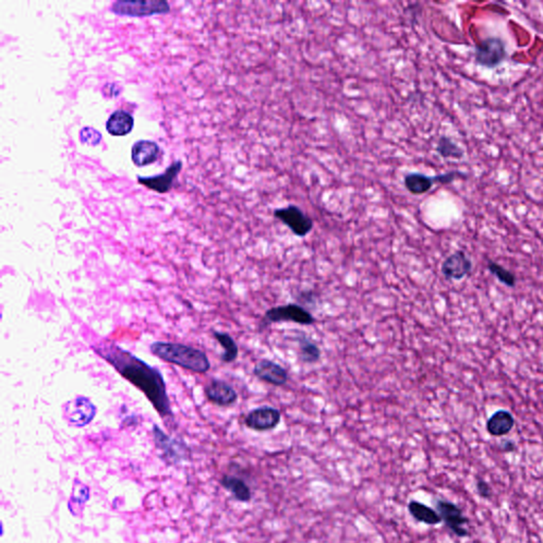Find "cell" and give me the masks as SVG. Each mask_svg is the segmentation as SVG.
I'll list each match as a JSON object with an SVG mask.
<instances>
[{"label":"cell","instance_id":"obj_20","mask_svg":"<svg viewBox=\"0 0 543 543\" xmlns=\"http://www.w3.org/2000/svg\"><path fill=\"white\" fill-rule=\"evenodd\" d=\"M436 151L443 158L461 159L465 156V151L447 136L439 138Z\"/></svg>","mask_w":543,"mask_h":543},{"label":"cell","instance_id":"obj_19","mask_svg":"<svg viewBox=\"0 0 543 543\" xmlns=\"http://www.w3.org/2000/svg\"><path fill=\"white\" fill-rule=\"evenodd\" d=\"M300 359L305 363H315L321 359V349L306 335L298 338Z\"/></svg>","mask_w":543,"mask_h":543},{"label":"cell","instance_id":"obj_2","mask_svg":"<svg viewBox=\"0 0 543 543\" xmlns=\"http://www.w3.org/2000/svg\"><path fill=\"white\" fill-rule=\"evenodd\" d=\"M151 353L159 359L181 366L183 369L204 374L210 371V362L202 350L183 344L155 342L151 344Z\"/></svg>","mask_w":543,"mask_h":543},{"label":"cell","instance_id":"obj_14","mask_svg":"<svg viewBox=\"0 0 543 543\" xmlns=\"http://www.w3.org/2000/svg\"><path fill=\"white\" fill-rule=\"evenodd\" d=\"M159 147L151 140H139L132 148V160L137 167L154 164L159 157Z\"/></svg>","mask_w":543,"mask_h":543},{"label":"cell","instance_id":"obj_4","mask_svg":"<svg viewBox=\"0 0 543 543\" xmlns=\"http://www.w3.org/2000/svg\"><path fill=\"white\" fill-rule=\"evenodd\" d=\"M282 322H292L300 325H312L315 322L314 316L305 308L296 304L270 308L264 313V325Z\"/></svg>","mask_w":543,"mask_h":543},{"label":"cell","instance_id":"obj_8","mask_svg":"<svg viewBox=\"0 0 543 543\" xmlns=\"http://www.w3.org/2000/svg\"><path fill=\"white\" fill-rule=\"evenodd\" d=\"M280 421H282V414H280L279 409L268 407V405H264V407L252 409L246 415L244 423H246V427L254 430V431L264 432V431L275 429L279 425Z\"/></svg>","mask_w":543,"mask_h":543},{"label":"cell","instance_id":"obj_11","mask_svg":"<svg viewBox=\"0 0 543 543\" xmlns=\"http://www.w3.org/2000/svg\"><path fill=\"white\" fill-rule=\"evenodd\" d=\"M472 268V262L463 250L450 255L441 264V273L447 279L459 280L468 275Z\"/></svg>","mask_w":543,"mask_h":543},{"label":"cell","instance_id":"obj_6","mask_svg":"<svg viewBox=\"0 0 543 543\" xmlns=\"http://www.w3.org/2000/svg\"><path fill=\"white\" fill-rule=\"evenodd\" d=\"M274 217L282 221L284 226H288L297 237L307 236L313 228L312 219L295 205H289L274 210Z\"/></svg>","mask_w":543,"mask_h":543},{"label":"cell","instance_id":"obj_10","mask_svg":"<svg viewBox=\"0 0 543 543\" xmlns=\"http://www.w3.org/2000/svg\"><path fill=\"white\" fill-rule=\"evenodd\" d=\"M254 375L261 381L266 382L274 387H282L286 385V382L289 380V374L286 369L279 364L266 359L256 363Z\"/></svg>","mask_w":543,"mask_h":543},{"label":"cell","instance_id":"obj_1","mask_svg":"<svg viewBox=\"0 0 543 543\" xmlns=\"http://www.w3.org/2000/svg\"><path fill=\"white\" fill-rule=\"evenodd\" d=\"M93 349L107 363L114 366V369L127 381L140 389L160 416L172 415L166 383L162 374L156 369H153L146 362L113 342H102L99 345L93 346Z\"/></svg>","mask_w":543,"mask_h":543},{"label":"cell","instance_id":"obj_18","mask_svg":"<svg viewBox=\"0 0 543 543\" xmlns=\"http://www.w3.org/2000/svg\"><path fill=\"white\" fill-rule=\"evenodd\" d=\"M223 486L234 495V498L240 502H248L252 499V491L246 482L236 477H224L222 480Z\"/></svg>","mask_w":543,"mask_h":543},{"label":"cell","instance_id":"obj_17","mask_svg":"<svg viewBox=\"0 0 543 543\" xmlns=\"http://www.w3.org/2000/svg\"><path fill=\"white\" fill-rule=\"evenodd\" d=\"M407 508L412 517L418 522L427 525H436L443 521L436 510L417 501L412 500L407 505Z\"/></svg>","mask_w":543,"mask_h":543},{"label":"cell","instance_id":"obj_3","mask_svg":"<svg viewBox=\"0 0 543 543\" xmlns=\"http://www.w3.org/2000/svg\"><path fill=\"white\" fill-rule=\"evenodd\" d=\"M111 11L119 16L129 17H145L168 13L170 5L167 1L151 0V1H116L111 7Z\"/></svg>","mask_w":543,"mask_h":543},{"label":"cell","instance_id":"obj_9","mask_svg":"<svg viewBox=\"0 0 543 543\" xmlns=\"http://www.w3.org/2000/svg\"><path fill=\"white\" fill-rule=\"evenodd\" d=\"M436 508L447 528H450L457 536H468V530L464 528V525L467 524L469 520L463 515L459 507L448 501L437 500Z\"/></svg>","mask_w":543,"mask_h":543},{"label":"cell","instance_id":"obj_12","mask_svg":"<svg viewBox=\"0 0 543 543\" xmlns=\"http://www.w3.org/2000/svg\"><path fill=\"white\" fill-rule=\"evenodd\" d=\"M181 169H182V163L175 162L163 174L156 175L152 178L138 176V183L143 186L148 187L151 190L156 191L158 194H166L172 187L173 182L180 173Z\"/></svg>","mask_w":543,"mask_h":543},{"label":"cell","instance_id":"obj_22","mask_svg":"<svg viewBox=\"0 0 543 543\" xmlns=\"http://www.w3.org/2000/svg\"><path fill=\"white\" fill-rule=\"evenodd\" d=\"M488 268L491 273L496 276V277L498 278L501 282H503L505 286H512L513 288V286H515V284H516V276H515L514 274L510 273L506 268L497 264L496 262L489 261Z\"/></svg>","mask_w":543,"mask_h":543},{"label":"cell","instance_id":"obj_16","mask_svg":"<svg viewBox=\"0 0 543 543\" xmlns=\"http://www.w3.org/2000/svg\"><path fill=\"white\" fill-rule=\"evenodd\" d=\"M515 425V419L509 412L498 411L493 414L487 423V430L493 436H503L509 433Z\"/></svg>","mask_w":543,"mask_h":543},{"label":"cell","instance_id":"obj_7","mask_svg":"<svg viewBox=\"0 0 543 543\" xmlns=\"http://www.w3.org/2000/svg\"><path fill=\"white\" fill-rule=\"evenodd\" d=\"M506 57V47L500 37H488L475 48V61L481 66L495 68Z\"/></svg>","mask_w":543,"mask_h":543},{"label":"cell","instance_id":"obj_15","mask_svg":"<svg viewBox=\"0 0 543 543\" xmlns=\"http://www.w3.org/2000/svg\"><path fill=\"white\" fill-rule=\"evenodd\" d=\"M134 127V118L127 111L118 109L107 119V130L113 136H125L130 134Z\"/></svg>","mask_w":543,"mask_h":543},{"label":"cell","instance_id":"obj_13","mask_svg":"<svg viewBox=\"0 0 543 543\" xmlns=\"http://www.w3.org/2000/svg\"><path fill=\"white\" fill-rule=\"evenodd\" d=\"M205 394L212 403L221 407L234 405L238 399L237 392L222 380H212L205 389Z\"/></svg>","mask_w":543,"mask_h":543},{"label":"cell","instance_id":"obj_23","mask_svg":"<svg viewBox=\"0 0 543 543\" xmlns=\"http://www.w3.org/2000/svg\"><path fill=\"white\" fill-rule=\"evenodd\" d=\"M477 491L480 493L481 497L483 498H489L490 497V487L484 481H479L477 484Z\"/></svg>","mask_w":543,"mask_h":543},{"label":"cell","instance_id":"obj_5","mask_svg":"<svg viewBox=\"0 0 543 543\" xmlns=\"http://www.w3.org/2000/svg\"><path fill=\"white\" fill-rule=\"evenodd\" d=\"M461 176L465 178L466 174L452 171V172L436 175V176H429V175L423 174V173L412 172L405 175V186L412 194L419 196V194H427V191L431 190L435 183L449 184Z\"/></svg>","mask_w":543,"mask_h":543},{"label":"cell","instance_id":"obj_21","mask_svg":"<svg viewBox=\"0 0 543 543\" xmlns=\"http://www.w3.org/2000/svg\"><path fill=\"white\" fill-rule=\"evenodd\" d=\"M214 338L224 348V353L222 355V361L226 363H232L238 357L239 348L236 342L234 341L230 334L224 332H214Z\"/></svg>","mask_w":543,"mask_h":543}]
</instances>
